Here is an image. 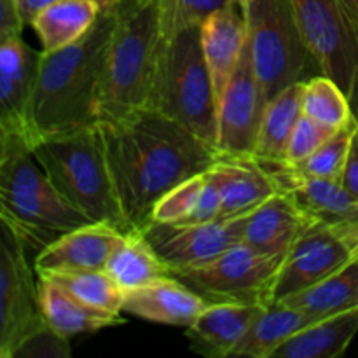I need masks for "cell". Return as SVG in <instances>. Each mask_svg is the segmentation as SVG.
I'll return each mask as SVG.
<instances>
[{
	"label": "cell",
	"mask_w": 358,
	"mask_h": 358,
	"mask_svg": "<svg viewBox=\"0 0 358 358\" xmlns=\"http://www.w3.org/2000/svg\"><path fill=\"white\" fill-rule=\"evenodd\" d=\"M96 128L131 231L149 224L154 205L168 191L217 159L213 147L152 107L101 117Z\"/></svg>",
	"instance_id": "obj_1"
},
{
	"label": "cell",
	"mask_w": 358,
	"mask_h": 358,
	"mask_svg": "<svg viewBox=\"0 0 358 358\" xmlns=\"http://www.w3.org/2000/svg\"><path fill=\"white\" fill-rule=\"evenodd\" d=\"M115 7L101 10L90 31L55 52H42L30 115V147L48 136L96 124Z\"/></svg>",
	"instance_id": "obj_2"
},
{
	"label": "cell",
	"mask_w": 358,
	"mask_h": 358,
	"mask_svg": "<svg viewBox=\"0 0 358 358\" xmlns=\"http://www.w3.org/2000/svg\"><path fill=\"white\" fill-rule=\"evenodd\" d=\"M166 41L161 0H122L115 6L100 119L152 107Z\"/></svg>",
	"instance_id": "obj_3"
},
{
	"label": "cell",
	"mask_w": 358,
	"mask_h": 358,
	"mask_svg": "<svg viewBox=\"0 0 358 358\" xmlns=\"http://www.w3.org/2000/svg\"><path fill=\"white\" fill-rule=\"evenodd\" d=\"M0 219L37 252L65 233L91 224L63 198L27 140L16 133H0Z\"/></svg>",
	"instance_id": "obj_4"
},
{
	"label": "cell",
	"mask_w": 358,
	"mask_h": 358,
	"mask_svg": "<svg viewBox=\"0 0 358 358\" xmlns=\"http://www.w3.org/2000/svg\"><path fill=\"white\" fill-rule=\"evenodd\" d=\"M37 163L90 222L129 233L96 124L48 136L30 147Z\"/></svg>",
	"instance_id": "obj_5"
},
{
	"label": "cell",
	"mask_w": 358,
	"mask_h": 358,
	"mask_svg": "<svg viewBox=\"0 0 358 358\" xmlns=\"http://www.w3.org/2000/svg\"><path fill=\"white\" fill-rule=\"evenodd\" d=\"M152 108L177 121L215 149L217 94L201 44V24L168 37Z\"/></svg>",
	"instance_id": "obj_6"
},
{
	"label": "cell",
	"mask_w": 358,
	"mask_h": 358,
	"mask_svg": "<svg viewBox=\"0 0 358 358\" xmlns=\"http://www.w3.org/2000/svg\"><path fill=\"white\" fill-rule=\"evenodd\" d=\"M245 17L254 69L266 103L290 84L322 73L289 0H254Z\"/></svg>",
	"instance_id": "obj_7"
},
{
	"label": "cell",
	"mask_w": 358,
	"mask_h": 358,
	"mask_svg": "<svg viewBox=\"0 0 358 358\" xmlns=\"http://www.w3.org/2000/svg\"><path fill=\"white\" fill-rule=\"evenodd\" d=\"M282 261L283 257L262 255L241 241L206 264L173 269L170 276L180 280L208 303L269 306L275 303Z\"/></svg>",
	"instance_id": "obj_8"
},
{
	"label": "cell",
	"mask_w": 358,
	"mask_h": 358,
	"mask_svg": "<svg viewBox=\"0 0 358 358\" xmlns=\"http://www.w3.org/2000/svg\"><path fill=\"white\" fill-rule=\"evenodd\" d=\"M0 222V358H14L48 325L27 241L9 222Z\"/></svg>",
	"instance_id": "obj_9"
},
{
	"label": "cell",
	"mask_w": 358,
	"mask_h": 358,
	"mask_svg": "<svg viewBox=\"0 0 358 358\" xmlns=\"http://www.w3.org/2000/svg\"><path fill=\"white\" fill-rule=\"evenodd\" d=\"M322 73L348 93L358 70V27L352 0H289Z\"/></svg>",
	"instance_id": "obj_10"
},
{
	"label": "cell",
	"mask_w": 358,
	"mask_h": 358,
	"mask_svg": "<svg viewBox=\"0 0 358 358\" xmlns=\"http://www.w3.org/2000/svg\"><path fill=\"white\" fill-rule=\"evenodd\" d=\"M264 108L266 101L247 38L236 72L231 77L217 108V154L254 156Z\"/></svg>",
	"instance_id": "obj_11"
},
{
	"label": "cell",
	"mask_w": 358,
	"mask_h": 358,
	"mask_svg": "<svg viewBox=\"0 0 358 358\" xmlns=\"http://www.w3.org/2000/svg\"><path fill=\"white\" fill-rule=\"evenodd\" d=\"M248 215L236 219H217L205 224L175 226L149 222L142 233L154 250L173 269L192 268L213 261L243 241Z\"/></svg>",
	"instance_id": "obj_12"
},
{
	"label": "cell",
	"mask_w": 358,
	"mask_h": 358,
	"mask_svg": "<svg viewBox=\"0 0 358 358\" xmlns=\"http://www.w3.org/2000/svg\"><path fill=\"white\" fill-rule=\"evenodd\" d=\"M352 259L350 248L331 226L313 224L283 257L275 285V301L315 285L339 271Z\"/></svg>",
	"instance_id": "obj_13"
},
{
	"label": "cell",
	"mask_w": 358,
	"mask_h": 358,
	"mask_svg": "<svg viewBox=\"0 0 358 358\" xmlns=\"http://www.w3.org/2000/svg\"><path fill=\"white\" fill-rule=\"evenodd\" d=\"M41 55L21 35L0 42V133L21 135L28 145Z\"/></svg>",
	"instance_id": "obj_14"
},
{
	"label": "cell",
	"mask_w": 358,
	"mask_h": 358,
	"mask_svg": "<svg viewBox=\"0 0 358 358\" xmlns=\"http://www.w3.org/2000/svg\"><path fill=\"white\" fill-rule=\"evenodd\" d=\"M261 163L273 175L278 191L289 196L313 222L338 227L358 220V199L346 191L341 180L308 177L294 170L287 161Z\"/></svg>",
	"instance_id": "obj_15"
},
{
	"label": "cell",
	"mask_w": 358,
	"mask_h": 358,
	"mask_svg": "<svg viewBox=\"0 0 358 358\" xmlns=\"http://www.w3.org/2000/svg\"><path fill=\"white\" fill-rule=\"evenodd\" d=\"M220 194V219L250 215L276 194L278 185L268 168L254 156H219L206 170Z\"/></svg>",
	"instance_id": "obj_16"
},
{
	"label": "cell",
	"mask_w": 358,
	"mask_h": 358,
	"mask_svg": "<svg viewBox=\"0 0 358 358\" xmlns=\"http://www.w3.org/2000/svg\"><path fill=\"white\" fill-rule=\"evenodd\" d=\"M122 234V231L108 224L91 222L77 227L37 252L35 273L44 276L51 273L105 269Z\"/></svg>",
	"instance_id": "obj_17"
},
{
	"label": "cell",
	"mask_w": 358,
	"mask_h": 358,
	"mask_svg": "<svg viewBox=\"0 0 358 358\" xmlns=\"http://www.w3.org/2000/svg\"><path fill=\"white\" fill-rule=\"evenodd\" d=\"M208 304V301L203 299L180 280L175 276H164L126 292L122 313L154 324L187 329Z\"/></svg>",
	"instance_id": "obj_18"
},
{
	"label": "cell",
	"mask_w": 358,
	"mask_h": 358,
	"mask_svg": "<svg viewBox=\"0 0 358 358\" xmlns=\"http://www.w3.org/2000/svg\"><path fill=\"white\" fill-rule=\"evenodd\" d=\"M264 308L261 304L210 303L185 331L189 346L194 353L208 358L233 357Z\"/></svg>",
	"instance_id": "obj_19"
},
{
	"label": "cell",
	"mask_w": 358,
	"mask_h": 358,
	"mask_svg": "<svg viewBox=\"0 0 358 358\" xmlns=\"http://www.w3.org/2000/svg\"><path fill=\"white\" fill-rule=\"evenodd\" d=\"M299 206L283 192H276L248 215L243 243L271 257H285L301 234L313 226Z\"/></svg>",
	"instance_id": "obj_20"
},
{
	"label": "cell",
	"mask_w": 358,
	"mask_h": 358,
	"mask_svg": "<svg viewBox=\"0 0 358 358\" xmlns=\"http://www.w3.org/2000/svg\"><path fill=\"white\" fill-rule=\"evenodd\" d=\"M247 38V17L236 2L213 13L201 24L203 52L212 73L217 103L236 72Z\"/></svg>",
	"instance_id": "obj_21"
},
{
	"label": "cell",
	"mask_w": 358,
	"mask_h": 358,
	"mask_svg": "<svg viewBox=\"0 0 358 358\" xmlns=\"http://www.w3.org/2000/svg\"><path fill=\"white\" fill-rule=\"evenodd\" d=\"M38 296L45 325L59 338L70 339L80 334H93L107 327L124 324L122 313L98 311L56 285L55 282L38 276Z\"/></svg>",
	"instance_id": "obj_22"
},
{
	"label": "cell",
	"mask_w": 358,
	"mask_h": 358,
	"mask_svg": "<svg viewBox=\"0 0 358 358\" xmlns=\"http://www.w3.org/2000/svg\"><path fill=\"white\" fill-rule=\"evenodd\" d=\"M358 334V308L320 318L287 339L273 358H338Z\"/></svg>",
	"instance_id": "obj_23"
},
{
	"label": "cell",
	"mask_w": 358,
	"mask_h": 358,
	"mask_svg": "<svg viewBox=\"0 0 358 358\" xmlns=\"http://www.w3.org/2000/svg\"><path fill=\"white\" fill-rule=\"evenodd\" d=\"M304 80L290 84L266 103L255 140L254 157L266 163L287 161L289 140L303 115Z\"/></svg>",
	"instance_id": "obj_24"
},
{
	"label": "cell",
	"mask_w": 358,
	"mask_h": 358,
	"mask_svg": "<svg viewBox=\"0 0 358 358\" xmlns=\"http://www.w3.org/2000/svg\"><path fill=\"white\" fill-rule=\"evenodd\" d=\"M101 14L96 0H55L34 17L30 27L42 52H55L83 38Z\"/></svg>",
	"instance_id": "obj_25"
},
{
	"label": "cell",
	"mask_w": 358,
	"mask_h": 358,
	"mask_svg": "<svg viewBox=\"0 0 358 358\" xmlns=\"http://www.w3.org/2000/svg\"><path fill=\"white\" fill-rule=\"evenodd\" d=\"M317 320L318 318L311 317L306 311L289 306L282 301H275L255 318L252 327L234 350L233 357L273 358L276 350L287 339Z\"/></svg>",
	"instance_id": "obj_26"
},
{
	"label": "cell",
	"mask_w": 358,
	"mask_h": 358,
	"mask_svg": "<svg viewBox=\"0 0 358 358\" xmlns=\"http://www.w3.org/2000/svg\"><path fill=\"white\" fill-rule=\"evenodd\" d=\"M105 271L126 294L154 280L170 276V266L154 250L145 234L135 229L122 234L121 241L108 257Z\"/></svg>",
	"instance_id": "obj_27"
},
{
	"label": "cell",
	"mask_w": 358,
	"mask_h": 358,
	"mask_svg": "<svg viewBox=\"0 0 358 358\" xmlns=\"http://www.w3.org/2000/svg\"><path fill=\"white\" fill-rule=\"evenodd\" d=\"M280 301L306 311L318 320L355 310L358 308V259H352L327 278Z\"/></svg>",
	"instance_id": "obj_28"
},
{
	"label": "cell",
	"mask_w": 358,
	"mask_h": 358,
	"mask_svg": "<svg viewBox=\"0 0 358 358\" xmlns=\"http://www.w3.org/2000/svg\"><path fill=\"white\" fill-rule=\"evenodd\" d=\"M41 278H48L62 287L76 299L87 306L105 313H122L124 292L112 280L105 269H86V271L51 273Z\"/></svg>",
	"instance_id": "obj_29"
},
{
	"label": "cell",
	"mask_w": 358,
	"mask_h": 358,
	"mask_svg": "<svg viewBox=\"0 0 358 358\" xmlns=\"http://www.w3.org/2000/svg\"><path fill=\"white\" fill-rule=\"evenodd\" d=\"M303 114L332 129L345 128L355 119L348 93L324 73L304 80Z\"/></svg>",
	"instance_id": "obj_30"
},
{
	"label": "cell",
	"mask_w": 358,
	"mask_h": 358,
	"mask_svg": "<svg viewBox=\"0 0 358 358\" xmlns=\"http://www.w3.org/2000/svg\"><path fill=\"white\" fill-rule=\"evenodd\" d=\"M357 129L358 124L353 119L348 126L338 129L331 138L325 140L310 157H306V159L297 164H290V166L299 171V173L308 175V177L341 180L343 170H345L350 147H352Z\"/></svg>",
	"instance_id": "obj_31"
},
{
	"label": "cell",
	"mask_w": 358,
	"mask_h": 358,
	"mask_svg": "<svg viewBox=\"0 0 358 358\" xmlns=\"http://www.w3.org/2000/svg\"><path fill=\"white\" fill-rule=\"evenodd\" d=\"M206 187V171L187 178L182 184L175 185L168 191L159 201L154 205L150 212L149 222L157 224H175V226H185L192 220L199 203H201L203 192Z\"/></svg>",
	"instance_id": "obj_32"
},
{
	"label": "cell",
	"mask_w": 358,
	"mask_h": 358,
	"mask_svg": "<svg viewBox=\"0 0 358 358\" xmlns=\"http://www.w3.org/2000/svg\"><path fill=\"white\" fill-rule=\"evenodd\" d=\"M234 0H161L166 37L182 28L203 24L213 13L224 9Z\"/></svg>",
	"instance_id": "obj_33"
},
{
	"label": "cell",
	"mask_w": 358,
	"mask_h": 358,
	"mask_svg": "<svg viewBox=\"0 0 358 358\" xmlns=\"http://www.w3.org/2000/svg\"><path fill=\"white\" fill-rule=\"evenodd\" d=\"M338 129H332L308 115H301L296 129L289 140L287 147V163L297 164L310 157L325 140L331 138Z\"/></svg>",
	"instance_id": "obj_34"
},
{
	"label": "cell",
	"mask_w": 358,
	"mask_h": 358,
	"mask_svg": "<svg viewBox=\"0 0 358 358\" xmlns=\"http://www.w3.org/2000/svg\"><path fill=\"white\" fill-rule=\"evenodd\" d=\"M24 24L17 0H0V42L20 37Z\"/></svg>",
	"instance_id": "obj_35"
},
{
	"label": "cell",
	"mask_w": 358,
	"mask_h": 358,
	"mask_svg": "<svg viewBox=\"0 0 358 358\" xmlns=\"http://www.w3.org/2000/svg\"><path fill=\"white\" fill-rule=\"evenodd\" d=\"M341 184L346 191L358 199V129L353 136L352 147H350L348 159H346L345 170L341 175Z\"/></svg>",
	"instance_id": "obj_36"
},
{
	"label": "cell",
	"mask_w": 358,
	"mask_h": 358,
	"mask_svg": "<svg viewBox=\"0 0 358 358\" xmlns=\"http://www.w3.org/2000/svg\"><path fill=\"white\" fill-rule=\"evenodd\" d=\"M336 233L339 234L343 241L346 243V247L352 252L353 259H358V220H353V222L341 224L338 227H332Z\"/></svg>",
	"instance_id": "obj_37"
},
{
	"label": "cell",
	"mask_w": 358,
	"mask_h": 358,
	"mask_svg": "<svg viewBox=\"0 0 358 358\" xmlns=\"http://www.w3.org/2000/svg\"><path fill=\"white\" fill-rule=\"evenodd\" d=\"M52 2H55V0H17L21 14H23L24 23L27 24H31L34 17L37 16V14L44 9V7H48L49 3H52Z\"/></svg>",
	"instance_id": "obj_38"
},
{
	"label": "cell",
	"mask_w": 358,
	"mask_h": 358,
	"mask_svg": "<svg viewBox=\"0 0 358 358\" xmlns=\"http://www.w3.org/2000/svg\"><path fill=\"white\" fill-rule=\"evenodd\" d=\"M348 98H350V105H352V112L353 117H355L357 124H358V70L355 73V79H353L352 87L348 91Z\"/></svg>",
	"instance_id": "obj_39"
},
{
	"label": "cell",
	"mask_w": 358,
	"mask_h": 358,
	"mask_svg": "<svg viewBox=\"0 0 358 358\" xmlns=\"http://www.w3.org/2000/svg\"><path fill=\"white\" fill-rule=\"evenodd\" d=\"M98 6L101 7V10H108V9H114L115 6H117L119 2H122V0H96Z\"/></svg>",
	"instance_id": "obj_40"
},
{
	"label": "cell",
	"mask_w": 358,
	"mask_h": 358,
	"mask_svg": "<svg viewBox=\"0 0 358 358\" xmlns=\"http://www.w3.org/2000/svg\"><path fill=\"white\" fill-rule=\"evenodd\" d=\"M234 2H236L238 6H240V9L243 10V13H247L248 7L252 6V2H254V0H234Z\"/></svg>",
	"instance_id": "obj_41"
},
{
	"label": "cell",
	"mask_w": 358,
	"mask_h": 358,
	"mask_svg": "<svg viewBox=\"0 0 358 358\" xmlns=\"http://www.w3.org/2000/svg\"><path fill=\"white\" fill-rule=\"evenodd\" d=\"M353 3V14H355V21H357V27H358V2L357 0H352Z\"/></svg>",
	"instance_id": "obj_42"
},
{
	"label": "cell",
	"mask_w": 358,
	"mask_h": 358,
	"mask_svg": "<svg viewBox=\"0 0 358 358\" xmlns=\"http://www.w3.org/2000/svg\"><path fill=\"white\" fill-rule=\"evenodd\" d=\"M357 2H358V0H357Z\"/></svg>",
	"instance_id": "obj_43"
}]
</instances>
